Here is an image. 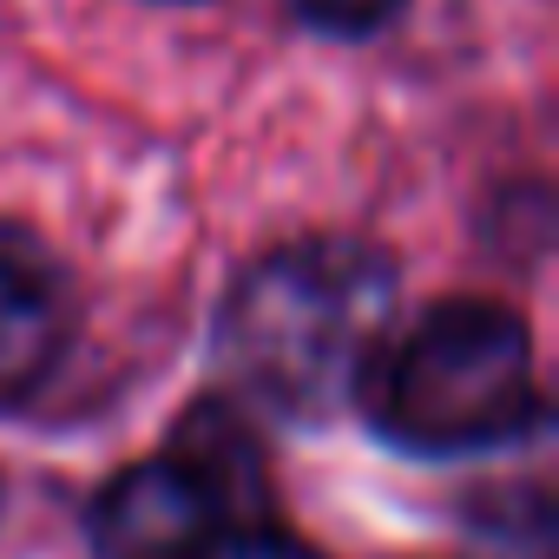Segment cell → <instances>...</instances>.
Returning a JSON list of instances; mask_svg holds the SVG:
<instances>
[{"mask_svg":"<svg viewBox=\"0 0 559 559\" xmlns=\"http://www.w3.org/2000/svg\"><path fill=\"white\" fill-rule=\"evenodd\" d=\"M395 323V263L369 243L310 237L257 257L217 323L224 369L250 402L290 421H330L362 402V382Z\"/></svg>","mask_w":559,"mask_h":559,"instance_id":"6da1fadb","label":"cell"},{"mask_svg":"<svg viewBox=\"0 0 559 559\" xmlns=\"http://www.w3.org/2000/svg\"><path fill=\"white\" fill-rule=\"evenodd\" d=\"M362 408L408 454H487L539 421L533 336L507 304L454 297L382 343Z\"/></svg>","mask_w":559,"mask_h":559,"instance_id":"7a4b0ae2","label":"cell"},{"mask_svg":"<svg viewBox=\"0 0 559 559\" xmlns=\"http://www.w3.org/2000/svg\"><path fill=\"white\" fill-rule=\"evenodd\" d=\"M230 533V507L165 448L106 480L93 500V552L99 559H211Z\"/></svg>","mask_w":559,"mask_h":559,"instance_id":"3957f363","label":"cell"},{"mask_svg":"<svg viewBox=\"0 0 559 559\" xmlns=\"http://www.w3.org/2000/svg\"><path fill=\"white\" fill-rule=\"evenodd\" d=\"M73 349V290L67 270L27 230L0 224V408L53 382Z\"/></svg>","mask_w":559,"mask_h":559,"instance_id":"277c9868","label":"cell"},{"mask_svg":"<svg viewBox=\"0 0 559 559\" xmlns=\"http://www.w3.org/2000/svg\"><path fill=\"white\" fill-rule=\"evenodd\" d=\"M171 454L230 507V520L250 533L257 526V513H263V500H270V487H263V448H257V435H250V421L237 415V408H224V402H198L185 421H178V435H171Z\"/></svg>","mask_w":559,"mask_h":559,"instance_id":"5b68a950","label":"cell"},{"mask_svg":"<svg viewBox=\"0 0 559 559\" xmlns=\"http://www.w3.org/2000/svg\"><path fill=\"white\" fill-rule=\"evenodd\" d=\"M297 8H304L310 27L343 34V40H362V34H376V27H389L408 0H297Z\"/></svg>","mask_w":559,"mask_h":559,"instance_id":"8992f818","label":"cell"},{"mask_svg":"<svg viewBox=\"0 0 559 559\" xmlns=\"http://www.w3.org/2000/svg\"><path fill=\"white\" fill-rule=\"evenodd\" d=\"M211 559H323L317 546H304L297 533H270V526H250V533H230Z\"/></svg>","mask_w":559,"mask_h":559,"instance_id":"52a82bcc","label":"cell"}]
</instances>
